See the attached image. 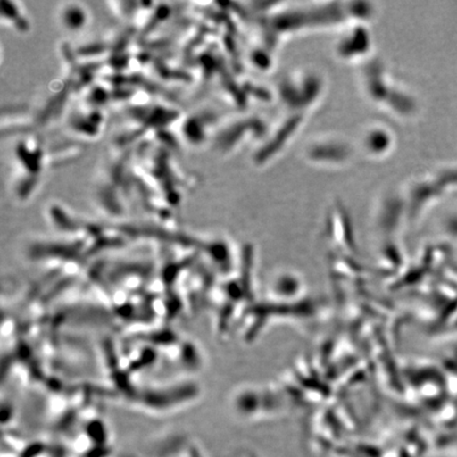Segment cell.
<instances>
[{
    "label": "cell",
    "instance_id": "obj_1",
    "mask_svg": "<svg viewBox=\"0 0 457 457\" xmlns=\"http://www.w3.org/2000/svg\"><path fill=\"white\" fill-rule=\"evenodd\" d=\"M84 12L81 8L79 7H70L67 8L64 13V21L67 27H70L71 29H79V27H82L84 24Z\"/></svg>",
    "mask_w": 457,
    "mask_h": 457
}]
</instances>
